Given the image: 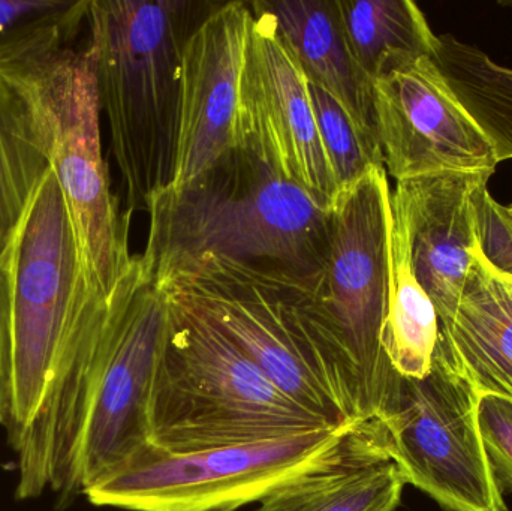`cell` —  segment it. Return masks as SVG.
<instances>
[{
    "instance_id": "cell-28",
    "label": "cell",
    "mask_w": 512,
    "mask_h": 511,
    "mask_svg": "<svg viewBox=\"0 0 512 511\" xmlns=\"http://www.w3.org/2000/svg\"><path fill=\"white\" fill-rule=\"evenodd\" d=\"M508 210H510L511 216H512V206L508 207Z\"/></svg>"
},
{
    "instance_id": "cell-19",
    "label": "cell",
    "mask_w": 512,
    "mask_h": 511,
    "mask_svg": "<svg viewBox=\"0 0 512 511\" xmlns=\"http://www.w3.org/2000/svg\"><path fill=\"white\" fill-rule=\"evenodd\" d=\"M441 335L438 312L412 269L408 234L391 210V281L382 345L400 377L423 378L432 368Z\"/></svg>"
},
{
    "instance_id": "cell-4",
    "label": "cell",
    "mask_w": 512,
    "mask_h": 511,
    "mask_svg": "<svg viewBox=\"0 0 512 511\" xmlns=\"http://www.w3.org/2000/svg\"><path fill=\"white\" fill-rule=\"evenodd\" d=\"M170 318L150 396V443L203 452L334 428L280 392L206 315L167 293Z\"/></svg>"
},
{
    "instance_id": "cell-10",
    "label": "cell",
    "mask_w": 512,
    "mask_h": 511,
    "mask_svg": "<svg viewBox=\"0 0 512 511\" xmlns=\"http://www.w3.org/2000/svg\"><path fill=\"white\" fill-rule=\"evenodd\" d=\"M119 309L107 359L93 392L78 453V494L143 455L150 443V396L170 318L167 291L134 255L117 282Z\"/></svg>"
},
{
    "instance_id": "cell-21",
    "label": "cell",
    "mask_w": 512,
    "mask_h": 511,
    "mask_svg": "<svg viewBox=\"0 0 512 511\" xmlns=\"http://www.w3.org/2000/svg\"><path fill=\"white\" fill-rule=\"evenodd\" d=\"M432 59L492 141L499 161L512 159V69L451 35L438 36Z\"/></svg>"
},
{
    "instance_id": "cell-14",
    "label": "cell",
    "mask_w": 512,
    "mask_h": 511,
    "mask_svg": "<svg viewBox=\"0 0 512 511\" xmlns=\"http://www.w3.org/2000/svg\"><path fill=\"white\" fill-rule=\"evenodd\" d=\"M490 171H445L396 182L391 210L408 234L415 278L441 326L453 321L478 251L474 198Z\"/></svg>"
},
{
    "instance_id": "cell-5",
    "label": "cell",
    "mask_w": 512,
    "mask_h": 511,
    "mask_svg": "<svg viewBox=\"0 0 512 511\" xmlns=\"http://www.w3.org/2000/svg\"><path fill=\"white\" fill-rule=\"evenodd\" d=\"M11 282V443L32 422L90 285L77 228L53 165L5 254ZM99 291V290H98Z\"/></svg>"
},
{
    "instance_id": "cell-26",
    "label": "cell",
    "mask_w": 512,
    "mask_h": 511,
    "mask_svg": "<svg viewBox=\"0 0 512 511\" xmlns=\"http://www.w3.org/2000/svg\"><path fill=\"white\" fill-rule=\"evenodd\" d=\"M12 386V303L6 257L0 258V425H8Z\"/></svg>"
},
{
    "instance_id": "cell-12",
    "label": "cell",
    "mask_w": 512,
    "mask_h": 511,
    "mask_svg": "<svg viewBox=\"0 0 512 511\" xmlns=\"http://www.w3.org/2000/svg\"><path fill=\"white\" fill-rule=\"evenodd\" d=\"M373 114L385 170L396 182L445 171L495 173L501 164L432 57H415L376 78Z\"/></svg>"
},
{
    "instance_id": "cell-2",
    "label": "cell",
    "mask_w": 512,
    "mask_h": 511,
    "mask_svg": "<svg viewBox=\"0 0 512 511\" xmlns=\"http://www.w3.org/2000/svg\"><path fill=\"white\" fill-rule=\"evenodd\" d=\"M218 3L90 0L89 47L126 210L147 212L176 171L186 42Z\"/></svg>"
},
{
    "instance_id": "cell-25",
    "label": "cell",
    "mask_w": 512,
    "mask_h": 511,
    "mask_svg": "<svg viewBox=\"0 0 512 511\" xmlns=\"http://www.w3.org/2000/svg\"><path fill=\"white\" fill-rule=\"evenodd\" d=\"M478 425L499 488L512 492V399L480 396Z\"/></svg>"
},
{
    "instance_id": "cell-24",
    "label": "cell",
    "mask_w": 512,
    "mask_h": 511,
    "mask_svg": "<svg viewBox=\"0 0 512 511\" xmlns=\"http://www.w3.org/2000/svg\"><path fill=\"white\" fill-rule=\"evenodd\" d=\"M487 185L474 198L478 249L496 273L512 279V216L508 207L490 195Z\"/></svg>"
},
{
    "instance_id": "cell-9",
    "label": "cell",
    "mask_w": 512,
    "mask_h": 511,
    "mask_svg": "<svg viewBox=\"0 0 512 511\" xmlns=\"http://www.w3.org/2000/svg\"><path fill=\"white\" fill-rule=\"evenodd\" d=\"M53 129V170L68 201L90 285L110 294L134 255L131 212L111 191L102 153L101 105L89 45L27 62Z\"/></svg>"
},
{
    "instance_id": "cell-7",
    "label": "cell",
    "mask_w": 512,
    "mask_h": 511,
    "mask_svg": "<svg viewBox=\"0 0 512 511\" xmlns=\"http://www.w3.org/2000/svg\"><path fill=\"white\" fill-rule=\"evenodd\" d=\"M357 423L203 452L152 446L84 495L126 511H236L330 458Z\"/></svg>"
},
{
    "instance_id": "cell-16",
    "label": "cell",
    "mask_w": 512,
    "mask_h": 511,
    "mask_svg": "<svg viewBox=\"0 0 512 511\" xmlns=\"http://www.w3.org/2000/svg\"><path fill=\"white\" fill-rule=\"evenodd\" d=\"M53 165V129L27 62L0 66V258Z\"/></svg>"
},
{
    "instance_id": "cell-27",
    "label": "cell",
    "mask_w": 512,
    "mask_h": 511,
    "mask_svg": "<svg viewBox=\"0 0 512 511\" xmlns=\"http://www.w3.org/2000/svg\"><path fill=\"white\" fill-rule=\"evenodd\" d=\"M502 278H504V276H502ZM505 281L508 282V285H510V287L512 288V279H508V278H504Z\"/></svg>"
},
{
    "instance_id": "cell-17",
    "label": "cell",
    "mask_w": 512,
    "mask_h": 511,
    "mask_svg": "<svg viewBox=\"0 0 512 511\" xmlns=\"http://www.w3.org/2000/svg\"><path fill=\"white\" fill-rule=\"evenodd\" d=\"M276 20L309 83L327 90L376 137L373 83L349 48L336 0H258Z\"/></svg>"
},
{
    "instance_id": "cell-15",
    "label": "cell",
    "mask_w": 512,
    "mask_h": 511,
    "mask_svg": "<svg viewBox=\"0 0 512 511\" xmlns=\"http://www.w3.org/2000/svg\"><path fill=\"white\" fill-rule=\"evenodd\" d=\"M406 480L378 420L358 422L321 464L277 486L258 511H394Z\"/></svg>"
},
{
    "instance_id": "cell-20",
    "label": "cell",
    "mask_w": 512,
    "mask_h": 511,
    "mask_svg": "<svg viewBox=\"0 0 512 511\" xmlns=\"http://www.w3.org/2000/svg\"><path fill=\"white\" fill-rule=\"evenodd\" d=\"M349 48L373 81L396 66L433 57L438 36L411 0H336Z\"/></svg>"
},
{
    "instance_id": "cell-6",
    "label": "cell",
    "mask_w": 512,
    "mask_h": 511,
    "mask_svg": "<svg viewBox=\"0 0 512 511\" xmlns=\"http://www.w3.org/2000/svg\"><path fill=\"white\" fill-rule=\"evenodd\" d=\"M478 404L439 335L430 371L399 375L376 420L406 485L447 511H510L484 450Z\"/></svg>"
},
{
    "instance_id": "cell-13",
    "label": "cell",
    "mask_w": 512,
    "mask_h": 511,
    "mask_svg": "<svg viewBox=\"0 0 512 511\" xmlns=\"http://www.w3.org/2000/svg\"><path fill=\"white\" fill-rule=\"evenodd\" d=\"M252 15L251 3H218L186 42L176 171L168 188L188 185L234 150L240 75Z\"/></svg>"
},
{
    "instance_id": "cell-3",
    "label": "cell",
    "mask_w": 512,
    "mask_h": 511,
    "mask_svg": "<svg viewBox=\"0 0 512 511\" xmlns=\"http://www.w3.org/2000/svg\"><path fill=\"white\" fill-rule=\"evenodd\" d=\"M156 282L206 315L300 407L334 428L355 423L351 369L324 281L204 258Z\"/></svg>"
},
{
    "instance_id": "cell-18",
    "label": "cell",
    "mask_w": 512,
    "mask_h": 511,
    "mask_svg": "<svg viewBox=\"0 0 512 511\" xmlns=\"http://www.w3.org/2000/svg\"><path fill=\"white\" fill-rule=\"evenodd\" d=\"M441 339L478 395L512 399V288L480 249L453 321L441 326Z\"/></svg>"
},
{
    "instance_id": "cell-23",
    "label": "cell",
    "mask_w": 512,
    "mask_h": 511,
    "mask_svg": "<svg viewBox=\"0 0 512 511\" xmlns=\"http://www.w3.org/2000/svg\"><path fill=\"white\" fill-rule=\"evenodd\" d=\"M309 93L325 155L342 198L370 171L385 168L381 146L327 90L309 83Z\"/></svg>"
},
{
    "instance_id": "cell-8",
    "label": "cell",
    "mask_w": 512,
    "mask_h": 511,
    "mask_svg": "<svg viewBox=\"0 0 512 511\" xmlns=\"http://www.w3.org/2000/svg\"><path fill=\"white\" fill-rule=\"evenodd\" d=\"M391 281V189L370 171L331 215L322 297L351 369L354 419H379L399 374L382 345Z\"/></svg>"
},
{
    "instance_id": "cell-1",
    "label": "cell",
    "mask_w": 512,
    "mask_h": 511,
    "mask_svg": "<svg viewBox=\"0 0 512 511\" xmlns=\"http://www.w3.org/2000/svg\"><path fill=\"white\" fill-rule=\"evenodd\" d=\"M144 263L155 279L222 258L324 281L331 212L322 198L234 149L206 173L150 200Z\"/></svg>"
},
{
    "instance_id": "cell-22",
    "label": "cell",
    "mask_w": 512,
    "mask_h": 511,
    "mask_svg": "<svg viewBox=\"0 0 512 511\" xmlns=\"http://www.w3.org/2000/svg\"><path fill=\"white\" fill-rule=\"evenodd\" d=\"M90 0H0V66L71 47Z\"/></svg>"
},
{
    "instance_id": "cell-11",
    "label": "cell",
    "mask_w": 512,
    "mask_h": 511,
    "mask_svg": "<svg viewBox=\"0 0 512 511\" xmlns=\"http://www.w3.org/2000/svg\"><path fill=\"white\" fill-rule=\"evenodd\" d=\"M240 75L234 149L245 150L283 180L322 198L331 212L339 188L316 125L309 80L258 0Z\"/></svg>"
}]
</instances>
